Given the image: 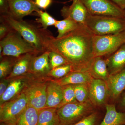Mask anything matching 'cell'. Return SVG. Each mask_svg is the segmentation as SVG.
Listing matches in <instances>:
<instances>
[{
  "mask_svg": "<svg viewBox=\"0 0 125 125\" xmlns=\"http://www.w3.org/2000/svg\"><path fill=\"white\" fill-rule=\"evenodd\" d=\"M93 35L85 25L81 24L60 38L54 37L49 43V51H54L64 57L71 65L72 71L88 72L94 57Z\"/></svg>",
  "mask_w": 125,
  "mask_h": 125,
  "instance_id": "6da1fadb",
  "label": "cell"
},
{
  "mask_svg": "<svg viewBox=\"0 0 125 125\" xmlns=\"http://www.w3.org/2000/svg\"><path fill=\"white\" fill-rule=\"evenodd\" d=\"M0 20L18 32L33 47L39 55L49 51V43L54 37L47 29L38 27L23 19H15L7 14L0 15Z\"/></svg>",
  "mask_w": 125,
  "mask_h": 125,
  "instance_id": "7a4b0ae2",
  "label": "cell"
},
{
  "mask_svg": "<svg viewBox=\"0 0 125 125\" xmlns=\"http://www.w3.org/2000/svg\"><path fill=\"white\" fill-rule=\"evenodd\" d=\"M85 25L94 35L118 33L125 31V18L92 15L89 13Z\"/></svg>",
  "mask_w": 125,
  "mask_h": 125,
  "instance_id": "3957f363",
  "label": "cell"
},
{
  "mask_svg": "<svg viewBox=\"0 0 125 125\" xmlns=\"http://www.w3.org/2000/svg\"><path fill=\"white\" fill-rule=\"evenodd\" d=\"M0 46L3 49L0 59L5 56L19 58L28 53L39 55L33 47L13 30L0 40Z\"/></svg>",
  "mask_w": 125,
  "mask_h": 125,
  "instance_id": "277c9868",
  "label": "cell"
},
{
  "mask_svg": "<svg viewBox=\"0 0 125 125\" xmlns=\"http://www.w3.org/2000/svg\"><path fill=\"white\" fill-rule=\"evenodd\" d=\"M97 110L90 102H76L64 105L57 111L61 124L72 125Z\"/></svg>",
  "mask_w": 125,
  "mask_h": 125,
  "instance_id": "5b68a950",
  "label": "cell"
},
{
  "mask_svg": "<svg viewBox=\"0 0 125 125\" xmlns=\"http://www.w3.org/2000/svg\"><path fill=\"white\" fill-rule=\"evenodd\" d=\"M45 76H35L23 92L25 94L28 106L39 110L45 108L47 102V89L49 79Z\"/></svg>",
  "mask_w": 125,
  "mask_h": 125,
  "instance_id": "8992f818",
  "label": "cell"
},
{
  "mask_svg": "<svg viewBox=\"0 0 125 125\" xmlns=\"http://www.w3.org/2000/svg\"><path fill=\"white\" fill-rule=\"evenodd\" d=\"M93 52L94 57L107 56L125 44V31L108 35H93Z\"/></svg>",
  "mask_w": 125,
  "mask_h": 125,
  "instance_id": "52a82bcc",
  "label": "cell"
},
{
  "mask_svg": "<svg viewBox=\"0 0 125 125\" xmlns=\"http://www.w3.org/2000/svg\"><path fill=\"white\" fill-rule=\"evenodd\" d=\"M28 106V100L23 92L10 101L0 104V122L15 125Z\"/></svg>",
  "mask_w": 125,
  "mask_h": 125,
  "instance_id": "ba28073f",
  "label": "cell"
},
{
  "mask_svg": "<svg viewBox=\"0 0 125 125\" xmlns=\"http://www.w3.org/2000/svg\"><path fill=\"white\" fill-rule=\"evenodd\" d=\"M92 15H108L125 18V10L110 0H81Z\"/></svg>",
  "mask_w": 125,
  "mask_h": 125,
  "instance_id": "9c48e42d",
  "label": "cell"
},
{
  "mask_svg": "<svg viewBox=\"0 0 125 125\" xmlns=\"http://www.w3.org/2000/svg\"><path fill=\"white\" fill-rule=\"evenodd\" d=\"M90 102L96 109L101 110L105 108L109 102L110 95L106 82L94 79L89 83Z\"/></svg>",
  "mask_w": 125,
  "mask_h": 125,
  "instance_id": "30bf717a",
  "label": "cell"
},
{
  "mask_svg": "<svg viewBox=\"0 0 125 125\" xmlns=\"http://www.w3.org/2000/svg\"><path fill=\"white\" fill-rule=\"evenodd\" d=\"M7 1L9 11L6 14L15 19H23L25 16L33 12L37 13L40 10L32 0H7Z\"/></svg>",
  "mask_w": 125,
  "mask_h": 125,
  "instance_id": "8fae6325",
  "label": "cell"
},
{
  "mask_svg": "<svg viewBox=\"0 0 125 125\" xmlns=\"http://www.w3.org/2000/svg\"><path fill=\"white\" fill-rule=\"evenodd\" d=\"M34 76L29 73L10 79V82L7 89L3 95L0 97V104L11 100L22 92L29 81Z\"/></svg>",
  "mask_w": 125,
  "mask_h": 125,
  "instance_id": "7c38bea8",
  "label": "cell"
},
{
  "mask_svg": "<svg viewBox=\"0 0 125 125\" xmlns=\"http://www.w3.org/2000/svg\"><path fill=\"white\" fill-rule=\"evenodd\" d=\"M69 6H64L61 10L62 15L64 18H69L76 22L85 25L88 15L87 8L81 0H72Z\"/></svg>",
  "mask_w": 125,
  "mask_h": 125,
  "instance_id": "4fadbf2b",
  "label": "cell"
},
{
  "mask_svg": "<svg viewBox=\"0 0 125 125\" xmlns=\"http://www.w3.org/2000/svg\"><path fill=\"white\" fill-rule=\"evenodd\" d=\"M106 82L110 95L109 103L115 104L125 90V69L116 73L110 75Z\"/></svg>",
  "mask_w": 125,
  "mask_h": 125,
  "instance_id": "5bb4252c",
  "label": "cell"
},
{
  "mask_svg": "<svg viewBox=\"0 0 125 125\" xmlns=\"http://www.w3.org/2000/svg\"><path fill=\"white\" fill-rule=\"evenodd\" d=\"M51 70L48 52L47 51L34 57L31 61L29 73L35 76H45Z\"/></svg>",
  "mask_w": 125,
  "mask_h": 125,
  "instance_id": "9a60e30c",
  "label": "cell"
},
{
  "mask_svg": "<svg viewBox=\"0 0 125 125\" xmlns=\"http://www.w3.org/2000/svg\"><path fill=\"white\" fill-rule=\"evenodd\" d=\"M109 74H114L125 69V44L115 52L105 57Z\"/></svg>",
  "mask_w": 125,
  "mask_h": 125,
  "instance_id": "2e32d148",
  "label": "cell"
},
{
  "mask_svg": "<svg viewBox=\"0 0 125 125\" xmlns=\"http://www.w3.org/2000/svg\"><path fill=\"white\" fill-rule=\"evenodd\" d=\"M47 102L45 108H57L63 99L62 86L53 79H49L47 85Z\"/></svg>",
  "mask_w": 125,
  "mask_h": 125,
  "instance_id": "e0dca14e",
  "label": "cell"
},
{
  "mask_svg": "<svg viewBox=\"0 0 125 125\" xmlns=\"http://www.w3.org/2000/svg\"><path fill=\"white\" fill-rule=\"evenodd\" d=\"M88 72L94 79L102 80L106 81L110 74L108 70L105 57H94L88 69Z\"/></svg>",
  "mask_w": 125,
  "mask_h": 125,
  "instance_id": "ac0fdd59",
  "label": "cell"
},
{
  "mask_svg": "<svg viewBox=\"0 0 125 125\" xmlns=\"http://www.w3.org/2000/svg\"><path fill=\"white\" fill-rule=\"evenodd\" d=\"M93 78L88 72L72 71L60 79H53L61 86L89 84Z\"/></svg>",
  "mask_w": 125,
  "mask_h": 125,
  "instance_id": "d6986e66",
  "label": "cell"
},
{
  "mask_svg": "<svg viewBox=\"0 0 125 125\" xmlns=\"http://www.w3.org/2000/svg\"><path fill=\"white\" fill-rule=\"evenodd\" d=\"M106 113L99 125H125V112L118 111L115 104H108Z\"/></svg>",
  "mask_w": 125,
  "mask_h": 125,
  "instance_id": "ffe728a7",
  "label": "cell"
},
{
  "mask_svg": "<svg viewBox=\"0 0 125 125\" xmlns=\"http://www.w3.org/2000/svg\"><path fill=\"white\" fill-rule=\"evenodd\" d=\"M36 54L28 53L17 58L10 74L6 79H8L19 77L29 73L31 61Z\"/></svg>",
  "mask_w": 125,
  "mask_h": 125,
  "instance_id": "44dd1931",
  "label": "cell"
},
{
  "mask_svg": "<svg viewBox=\"0 0 125 125\" xmlns=\"http://www.w3.org/2000/svg\"><path fill=\"white\" fill-rule=\"evenodd\" d=\"M56 108H47L39 111L37 125H56L60 123Z\"/></svg>",
  "mask_w": 125,
  "mask_h": 125,
  "instance_id": "7402d4cb",
  "label": "cell"
},
{
  "mask_svg": "<svg viewBox=\"0 0 125 125\" xmlns=\"http://www.w3.org/2000/svg\"><path fill=\"white\" fill-rule=\"evenodd\" d=\"M39 110L28 106L16 122L15 125H37Z\"/></svg>",
  "mask_w": 125,
  "mask_h": 125,
  "instance_id": "603a6c76",
  "label": "cell"
},
{
  "mask_svg": "<svg viewBox=\"0 0 125 125\" xmlns=\"http://www.w3.org/2000/svg\"><path fill=\"white\" fill-rule=\"evenodd\" d=\"M81 24L69 18L57 21L55 27L57 29L58 35L56 38H60L77 29Z\"/></svg>",
  "mask_w": 125,
  "mask_h": 125,
  "instance_id": "cb8c5ba5",
  "label": "cell"
},
{
  "mask_svg": "<svg viewBox=\"0 0 125 125\" xmlns=\"http://www.w3.org/2000/svg\"><path fill=\"white\" fill-rule=\"evenodd\" d=\"M17 58L5 56L1 58L0 63V78L3 79L10 74L13 70Z\"/></svg>",
  "mask_w": 125,
  "mask_h": 125,
  "instance_id": "d4e9b609",
  "label": "cell"
},
{
  "mask_svg": "<svg viewBox=\"0 0 125 125\" xmlns=\"http://www.w3.org/2000/svg\"><path fill=\"white\" fill-rule=\"evenodd\" d=\"M74 87L77 102L80 103L90 102L89 84H75Z\"/></svg>",
  "mask_w": 125,
  "mask_h": 125,
  "instance_id": "484cf974",
  "label": "cell"
},
{
  "mask_svg": "<svg viewBox=\"0 0 125 125\" xmlns=\"http://www.w3.org/2000/svg\"><path fill=\"white\" fill-rule=\"evenodd\" d=\"M103 117L100 110H97L72 125H99Z\"/></svg>",
  "mask_w": 125,
  "mask_h": 125,
  "instance_id": "4316f807",
  "label": "cell"
},
{
  "mask_svg": "<svg viewBox=\"0 0 125 125\" xmlns=\"http://www.w3.org/2000/svg\"><path fill=\"white\" fill-rule=\"evenodd\" d=\"M62 87L63 90V99L57 109L68 104L77 102L75 98L74 85H64L62 86Z\"/></svg>",
  "mask_w": 125,
  "mask_h": 125,
  "instance_id": "83f0119b",
  "label": "cell"
},
{
  "mask_svg": "<svg viewBox=\"0 0 125 125\" xmlns=\"http://www.w3.org/2000/svg\"><path fill=\"white\" fill-rule=\"evenodd\" d=\"M72 71V68L70 65H63L51 70L47 76L55 79H60L66 76Z\"/></svg>",
  "mask_w": 125,
  "mask_h": 125,
  "instance_id": "f1b7e54d",
  "label": "cell"
},
{
  "mask_svg": "<svg viewBox=\"0 0 125 125\" xmlns=\"http://www.w3.org/2000/svg\"><path fill=\"white\" fill-rule=\"evenodd\" d=\"M39 18L36 19L37 22L42 25L43 28L47 29L48 27L55 26L56 23V20L49 15L46 11H43L40 10L37 13Z\"/></svg>",
  "mask_w": 125,
  "mask_h": 125,
  "instance_id": "f546056e",
  "label": "cell"
},
{
  "mask_svg": "<svg viewBox=\"0 0 125 125\" xmlns=\"http://www.w3.org/2000/svg\"><path fill=\"white\" fill-rule=\"evenodd\" d=\"M48 52L49 62L52 69L60 66L69 64L68 62L60 54L54 51Z\"/></svg>",
  "mask_w": 125,
  "mask_h": 125,
  "instance_id": "4dcf8cb0",
  "label": "cell"
},
{
  "mask_svg": "<svg viewBox=\"0 0 125 125\" xmlns=\"http://www.w3.org/2000/svg\"><path fill=\"white\" fill-rule=\"evenodd\" d=\"M0 40L5 37L13 29L4 21L0 20Z\"/></svg>",
  "mask_w": 125,
  "mask_h": 125,
  "instance_id": "1f68e13d",
  "label": "cell"
},
{
  "mask_svg": "<svg viewBox=\"0 0 125 125\" xmlns=\"http://www.w3.org/2000/svg\"><path fill=\"white\" fill-rule=\"evenodd\" d=\"M115 105L117 111L125 112V90L119 97Z\"/></svg>",
  "mask_w": 125,
  "mask_h": 125,
  "instance_id": "d6a6232c",
  "label": "cell"
},
{
  "mask_svg": "<svg viewBox=\"0 0 125 125\" xmlns=\"http://www.w3.org/2000/svg\"><path fill=\"white\" fill-rule=\"evenodd\" d=\"M35 4L39 8L46 10L52 3V0H35Z\"/></svg>",
  "mask_w": 125,
  "mask_h": 125,
  "instance_id": "836d02e7",
  "label": "cell"
},
{
  "mask_svg": "<svg viewBox=\"0 0 125 125\" xmlns=\"http://www.w3.org/2000/svg\"><path fill=\"white\" fill-rule=\"evenodd\" d=\"M10 82V79L6 78L1 79L0 83V97H1L5 92Z\"/></svg>",
  "mask_w": 125,
  "mask_h": 125,
  "instance_id": "e575fe53",
  "label": "cell"
},
{
  "mask_svg": "<svg viewBox=\"0 0 125 125\" xmlns=\"http://www.w3.org/2000/svg\"><path fill=\"white\" fill-rule=\"evenodd\" d=\"M9 11V5L7 0H0V15L6 14Z\"/></svg>",
  "mask_w": 125,
  "mask_h": 125,
  "instance_id": "d590c367",
  "label": "cell"
},
{
  "mask_svg": "<svg viewBox=\"0 0 125 125\" xmlns=\"http://www.w3.org/2000/svg\"><path fill=\"white\" fill-rule=\"evenodd\" d=\"M122 9L125 10V0H110Z\"/></svg>",
  "mask_w": 125,
  "mask_h": 125,
  "instance_id": "8d00e7d4",
  "label": "cell"
},
{
  "mask_svg": "<svg viewBox=\"0 0 125 125\" xmlns=\"http://www.w3.org/2000/svg\"><path fill=\"white\" fill-rule=\"evenodd\" d=\"M0 125H11V124H5V123H0Z\"/></svg>",
  "mask_w": 125,
  "mask_h": 125,
  "instance_id": "74e56055",
  "label": "cell"
},
{
  "mask_svg": "<svg viewBox=\"0 0 125 125\" xmlns=\"http://www.w3.org/2000/svg\"><path fill=\"white\" fill-rule=\"evenodd\" d=\"M62 125V124H61V123H59V124H57V125Z\"/></svg>",
  "mask_w": 125,
  "mask_h": 125,
  "instance_id": "f35d334b",
  "label": "cell"
}]
</instances>
